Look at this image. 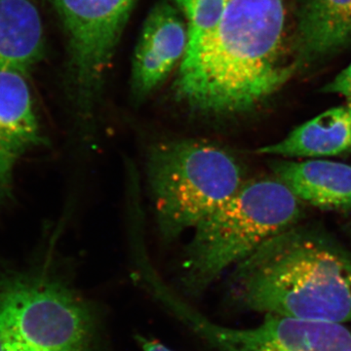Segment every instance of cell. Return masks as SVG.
I'll return each instance as SVG.
<instances>
[{
  "label": "cell",
  "instance_id": "obj_1",
  "mask_svg": "<svg viewBox=\"0 0 351 351\" xmlns=\"http://www.w3.org/2000/svg\"><path fill=\"white\" fill-rule=\"evenodd\" d=\"M173 91L189 110L208 117L249 112L295 71L286 55L284 0H228L216 27L191 44Z\"/></svg>",
  "mask_w": 351,
  "mask_h": 351
},
{
  "label": "cell",
  "instance_id": "obj_2",
  "mask_svg": "<svg viewBox=\"0 0 351 351\" xmlns=\"http://www.w3.org/2000/svg\"><path fill=\"white\" fill-rule=\"evenodd\" d=\"M228 297L245 311L351 322V253L307 233L285 232L235 265Z\"/></svg>",
  "mask_w": 351,
  "mask_h": 351
},
{
  "label": "cell",
  "instance_id": "obj_3",
  "mask_svg": "<svg viewBox=\"0 0 351 351\" xmlns=\"http://www.w3.org/2000/svg\"><path fill=\"white\" fill-rule=\"evenodd\" d=\"M300 212L299 198L276 176L244 182L193 230L180 277L184 293L203 294L226 269L288 230Z\"/></svg>",
  "mask_w": 351,
  "mask_h": 351
},
{
  "label": "cell",
  "instance_id": "obj_4",
  "mask_svg": "<svg viewBox=\"0 0 351 351\" xmlns=\"http://www.w3.org/2000/svg\"><path fill=\"white\" fill-rule=\"evenodd\" d=\"M93 307L47 263L0 270V351H94Z\"/></svg>",
  "mask_w": 351,
  "mask_h": 351
},
{
  "label": "cell",
  "instance_id": "obj_5",
  "mask_svg": "<svg viewBox=\"0 0 351 351\" xmlns=\"http://www.w3.org/2000/svg\"><path fill=\"white\" fill-rule=\"evenodd\" d=\"M159 233L172 241L193 230L241 188L243 172L230 152L205 141H163L145 160Z\"/></svg>",
  "mask_w": 351,
  "mask_h": 351
},
{
  "label": "cell",
  "instance_id": "obj_6",
  "mask_svg": "<svg viewBox=\"0 0 351 351\" xmlns=\"http://www.w3.org/2000/svg\"><path fill=\"white\" fill-rule=\"evenodd\" d=\"M137 0H50L68 38L69 90L80 135L90 142L106 80Z\"/></svg>",
  "mask_w": 351,
  "mask_h": 351
},
{
  "label": "cell",
  "instance_id": "obj_7",
  "mask_svg": "<svg viewBox=\"0 0 351 351\" xmlns=\"http://www.w3.org/2000/svg\"><path fill=\"white\" fill-rule=\"evenodd\" d=\"M145 289L216 351H351L345 324L265 314L258 326L237 329L208 319L160 276L149 279Z\"/></svg>",
  "mask_w": 351,
  "mask_h": 351
},
{
  "label": "cell",
  "instance_id": "obj_8",
  "mask_svg": "<svg viewBox=\"0 0 351 351\" xmlns=\"http://www.w3.org/2000/svg\"><path fill=\"white\" fill-rule=\"evenodd\" d=\"M189 43L188 25L174 3L160 0L147 14L132 60L130 94L143 103L182 63Z\"/></svg>",
  "mask_w": 351,
  "mask_h": 351
},
{
  "label": "cell",
  "instance_id": "obj_9",
  "mask_svg": "<svg viewBox=\"0 0 351 351\" xmlns=\"http://www.w3.org/2000/svg\"><path fill=\"white\" fill-rule=\"evenodd\" d=\"M43 142L24 75L0 71V203L11 196L16 164Z\"/></svg>",
  "mask_w": 351,
  "mask_h": 351
},
{
  "label": "cell",
  "instance_id": "obj_10",
  "mask_svg": "<svg viewBox=\"0 0 351 351\" xmlns=\"http://www.w3.org/2000/svg\"><path fill=\"white\" fill-rule=\"evenodd\" d=\"M350 45L351 0H302L294 43L295 66Z\"/></svg>",
  "mask_w": 351,
  "mask_h": 351
},
{
  "label": "cell",
  "instance_id": "obj_11",
  "mask_svg": "<svg viewBox=\"0 0 351 351\" xmlns=\"http://www.w3.org/2000/svg\"><path fill=\"white\" fill-rule=\"evenodd\" d=\"M274 176L299 199L321 208L351 207V166L327 160L279 161Z\"/></svg>",
  "mask_w": 351,
  "mask_h": 351
},
{
  "label": "cell",
  "instance_id": "obj_12",
  "mask_svg": "<svg viewBox=\"0 0 351 351\" xmlns=\"http://www.w3.org/2000/svg\"><path fill=\"white\" fill-rule=\"evenodd\" d=\"M44 51L43 21L31 0H0V71L25 75Z\"/></svg>",
  "mask_w": 351,
  "mask_h": 351
},
{
  "label": "cell",
  "instance_id": "obj_13",
  "mask_svg": "<svg viewBox=\"0 0 351 351\" xmlns=\"http://www.w3.org/2000/svg\"><path fill=\"white\" fill-rule=\"evenodd\" d=\"M351 149V110L332 108L295 128L280 142L265 145L258 154L290 157L337 156Z\"/></svg>",
  "mask_w": 351,
  "mask_h": 351
},
{
  "label": "cell",
  "instance_id": "obj_14",
  "mask_svg": "<svg viewBox=\"0 0 351 351\" xmlns=\"http://www.w3.org/2000/svg\"><path fill=\"white\" fill-rule=\"evenodd\" d=\"M188 25L189 43H197L216 27L228 0H173Z\"/></svg>",
  "mask_w": 351,
  "mask_h": 351
},
{
  "label": "cell",
  "instance_id": "obj_15",
  "mask_svg": "<svg viewBox=\"0 0 351 351\" xmlns=\"http://www.w3.org/2000/svg\"><path fill=\"white\" fill-rule=\"evenodd\" d=\"M322 93L339 94L351 98V64L321 89Z\"/></svg>",
  "mask_w": 351,
  "mask_h": 351
},
{
  "label": "cell",
  "instance_id": "obj_16",
  "mask_svg": "<svg viewBox=\"0 0 351 351\" xmlns=\"http://www.w3.org/2000/svg\"><path fill=\"white\" fill-rule=\"evenodd\" d=\"M138 343L142 346L144 351H174L170 350L167 346L162 345L159 341H152V339L138 337Z\"/></svg>",
  "mask_w": 351,
  "mask_h": 351
},
{
  "label": "cell",
  "instance_id": "obj_17",
  "mask_svg": "<svg viewBox=\"0 0 351 351\" xmlns=\"http://www.w3.org/2000/svg\"><path fill=\"white\" fill-rule=\"evenodd\" d=\"M348 108L351 110V98H348Z\"/></svg>",
  "mask_w": 351,
  "mask_h": 351
}]
</instances>
